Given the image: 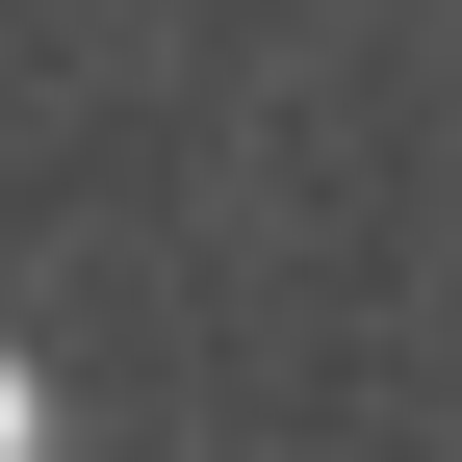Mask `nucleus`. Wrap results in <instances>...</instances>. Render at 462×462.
<instances>
[{"mask_svg": "<svg viewBox=\"0 0 462 462\" xmlns=\"http://www.w3.org/2000/svg\"><path fill=\"white\" fill-rule=\"evenodd\" d=\"M0 462H26V360H0Z\"/></svg>", "mask_w": 462, "mask_h": 462, "instance_id": "f257e3e1", "label": "nucleus"}]
</instances>
